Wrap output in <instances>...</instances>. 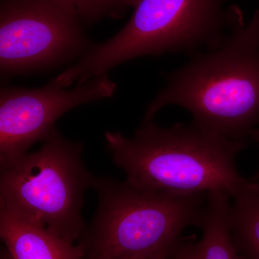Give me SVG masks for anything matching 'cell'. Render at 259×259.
Returning <instances> with one entry per match:
<instances>
[{
  "label": "cell",
  "instance_id": "277c9868",
  "mask_svg": "<svg viewBox=\"0 0 259 259\" xmlns=\"http://www.w3.org/2000/svg\"><path fill=\"white\" fill-rule=\"evenodd\" d=\"M230 0H139L122 30L95 45L74 66L58 75L68 88L107 74L126 61L168 53L194 55L202 49H218L231 30L238 7Z\"/></svg>",
  "mask_w": 259,
  "mask_h": 259
},
{
  "label": "cell",
  "instance_id": "5bb4252c",
  "mask_svg": "<svg viewBox=\"0 0 259 259\" xmlns=\"http://www.w3.org/2000/svg\"><path fill=\"white\" fill-rule=\"evenodd\" d=\"M164 259H177L176 255H174L173 256L169 257V258H164Z\"/></svg>",
  "mask_w": 259,
  "mask_h": 259
},
{
  "label": "cell",
  "instance_id": "5b68a950",
  "mask_svg": "<svg viewBox=\"0 0 259 259\" xmlns=\"http://www.w3.org/2000/svg\"><path fill=\"white\" fill-rule=\"evenodd\" d=\"M83 148L54 127L38 151L1 168L0 208L75 243L86 229L84 195L95 177Z\"/></svg>",
  "mask_w": 259,
  "mask_h": 259
},
{
  "label": "cell",
  "instance_id": "ba28073f",
  "mask_svg": "<svg viewBox=\"0 0 259 259\" xmlns=\"http://www.w3.org/2000/svg\"><path fill=\"white\" fill-rule=\"evenodd\" d=\"M0 237L13 259H84L81 246L0 208Z\"/></svg>",
  "mask_w": 259,
  "mask_h": 259
},
{
  "label": "cell",
  "instance_id": "4fadbf2b",
  "mask_svg": "<svg viewBox=\"0 0 259 259\" xmlns=\"http://www.w3.org/2000/svg\"><path fill=\"white\" fill-rule=\"evenodd\" d=\"M0 259H13L12 258L11 255L8 251V249L6 248H4V249L2 250L1 252V258Z\"/></svg>",
  "mask_w": 259,
  "mask_h": 259
},
{
  "label": "cell",
  "instance_id": "7a4b0ae2",
  "mask_svg": "<svg viewBox=\"0 0 259 259\" xmlns=\"http://www.w3.org/2000/svg\"><path fill=\"white\" fill-rule=\"evenodd\" d=\"M105 144L128 185L150 192H223L232 199L259 192L258 181L240 175L236 165L248 141L228 139L190 122L160 127L142 123L133 137L106 132Z\"/></svg>",
  "mask_w": 259,
  "mask_h": 259
},
{
  "label": "cell",
  "instance_id": "8fae6325",
  "mask_svg": "<svg viewBox=\"0 0 259 259\" xmlns=\"http://www.w3.org/2000/svg\"><path fill=\"white\" fill-rule=\"evenodd\" d=\"M76 8L85 25L105 18L119 19L134 8L139 0H66Z\"/></svg>",
  "mask_w": 259,
  "mask_h": 259
},
{
  "label": "cell",
  "instance_id": "8992f818",
  "mask_svg": "<svg viewBox=\"0 0 259 259\" xmlns=\"http://www.w3.org/2000/svg\"><path fill=\"white\" fill-rule=\"evenodd\" d=\"M84 25L66 0H0L2 79L80 60L95 46Z\"/></svg>",
  "mask_w": 259,
  "mask_h": 259
},
{
  "label": "cell",
  "instance_id": "7c38bea8",
  "mask_svg": "<svg viewBox=\"0 0 259 259\" xmlns=\"http://www.w3.org/2000/svg\"><path fill=\"white\" fill-rule=\"evenodd\" d=\"M250 139L252 141H255L257 144H259V125L255 127L253 131H251L250 134ZM253 180L255 181H258L259 180V169L258 171L255 174L254 176L253 177Z\"/></svg>",
  "mask_w": 259,
  "mask_h": 259
},
{
  "label": "cell",
  "instance_id": "30bf717a",
  "mask_svg": "<svg viewBox=\"0 0 259 259\" xmlns=\"http://www.w3.org/2000/svg\"><path fill=\"white\" fill-rule=\"evenodd\" d=\"M229 212L232 240L242 259H259V192L233 199Z\"/></svg>",
  "mask_w": 259,
  "mask_h": 259
},
{
  "label": "cell",
  "instance_id": "3957f363",
  "mask_svg": "<svg viewBox=\"0 0 259 259\" xmlns=\"http://www.w3.org/2000/svg\"><path fill=\"white\" fill-rule=\"evenodd\" d=\"M98 207L79 245L84 259H164L173 256L190 226L200 228L207 193L140 190L112 177H94Z\"/></svg>",
  "mask_w": 259,
  "mask_h": 259
},
{
  "label": "cell",
  "instance_id": "9c48e42d",
  "mask_svg": "<svg viewBox=\"0 0 259 259\" xmlns=\"http://www.w3.org/2000/svg\"><path fill=\"white\" fill-rule=\"evenodd\" d=\"M231 197L223 192H211L200 228L202 238L187 237L175 255L177 259H242L236 249L229 226Z\"/></svg>",
  "mask_w": 259,
  "mask_h": 259
},
{
  "label": "cell",
  "instance_id": "6da1fadb",
  "mask_svg": "<svg viewBox=\"0 0 259 259\" xmlns=\"http://www.w3.org/2000/svg\"><path fill=\"white\" fill-rule=\"evenodd\" d=\"M164 74L166 85L149 104L142 123L167 105L188 110L194 125L228 139H250L259 125V9L248 23L237 8L226 40L199 51Z\"/></svg>",
  "mask_w": 259,
  "mask_h": 259
},
{
  "label": "cell",
  "instance_id": "52a82bcc",
  "mask_svg": "<svg viewBox=\"0 0 259 259\" xmlns=\"http://www.w3.org/2000/svg\"><path fill=\"white\" fill-rule=\"evenodd\" d=\"M116 84L107 74L71 90L51 80L37 89L13 87L0 92V166H10L28 153L35 143L47 139L56 121L84 104L110 98Z\"/></svg>",
  "mask_w": 259,
  "mask_h": 259
}]
</instances>
